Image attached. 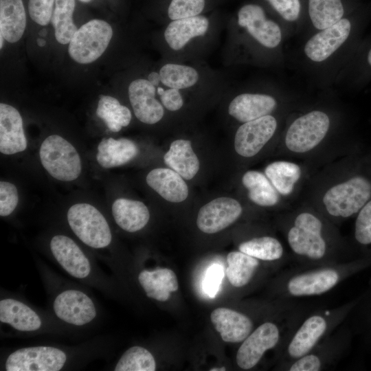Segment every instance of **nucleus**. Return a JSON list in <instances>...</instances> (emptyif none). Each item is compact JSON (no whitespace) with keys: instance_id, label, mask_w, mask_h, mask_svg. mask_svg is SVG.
Returning <instances> with one entry per match:
<instances>
[{"instance_id":"obj_1","label":"nucleus","mask_w":371,"mask_h":371,"mask_svg":"<svg viewBox=\"0 0 371 371\" xmlns=\"http://www.w3.org/2000/svg\"><path fill=\"white\" fill-rule=\"evenodd\" d=\"M284 234L294 260L302 267L344 262L339 237L318 214L302 211L284 222Z\"/></svg>"},{"instance_id":"obj_22","label":"nucleus","mask_w":371,"mask_h":371,"mask_svg":"<svg viewBox=\"0 0 371 371\" xmlns=\"http://www.w3.org/2000/svg\"><path fill=\"white\" fill-rule=\"evenodd\" d=\"M276 106V99L269 95L245 93L231 101L228 113L238 121L245 123L270 115Z\"/></svg>"},{"instance_id":"obj_25","label":"nucleus","mask_w":371,"mask_h":371,"mask_svg":"<svg viewBox=\"0 0 371 371\" xmlns=\"http://www.w3.org/2000/svg\"><path fill=\"white\" fill-rule=\"evenodd\" d=\"M146 183L170 202H181L188 195V188L183 177L171 169L159 168L152 170L146 176Z\"/></svg>"},{"instance_id":"obj_37","label":"nucleus","mask_w":371,"mask_h":371,"mask_svg":"<svg viewBox=\"0 0 371 371\" xmlns=\"http://www.w3.org/2000/svg\"><path fill=\"white\" fill-rule=\"evenodd\" d=\"M159 74L162 85L179 90L193 87L199 78V73L194 67L176 63L164 65Z\"/></svg>"},{"instance_id":"obj_11","label":"nucleus","mask_w":371,"mask_h":371,"mask_svg":"<svg viewBox=\"0 0 371 371\" xmlns=\"http://www.w3.org/2000/svg\"><path fill=\"white\" fill-rule=\"evenodd\" d=\"M330 118L324 111L314 110L295 119L288 128L284 144L295 153H305L316 148L330 128Z\"/></svg>"},{"instance_id":"obj_51","label":"nucleus","mask_w":371,"mask_h":371,"mask_svg":"<svg viewBox=\"0 0 371 371\" xmlns=\"http://www.w3.org/2000/svg\"><path fill=\"white\" fill-rule=\"evenodd\" d=\"M40 33L41 34V36H45L46 31L45 30H43Z\"/></svg>"},{"instance_id":"obj_40","label":"nucleus","mask_w":371,"mask_h":371,"mask_svg":"<svg viewBox=\"0 0 371 371\" xmlns=\"http://www.w3.org/2000/svg\"><path fill=\"white\" fill-rule=\"evenodd\" d=\"M354 236L356 241L361 245L371 244V200L357 213Z\"/></svg>"},{"instance_id":"obj_27","label":"nucleus","mask_w":371,"mask_h":371,"mask_svg":"<svg viewBox=\"0 0 371 371\" xmlns=\"http://www.w3.org/2000/svg\"><path fill=\"white\" fill-rule=\"evenodd\" d=\"M112 214L116 224L128 232L141 230L150 219L149 210L144 203L124 198L113 202Z\"/></svg>"},{"instance_id":"obj_16","label":"nucleus","mask_w":371,"mask_h":371,"mask_svg":"<svg viewBox=\"0 0 371 371\" xmlns=\"http://www.w3.org/2000/svg\"><path fill=\"white\" fill-rule=\"evenodd\" d=\"M238 23L260 44L267 48L277 47L282 40L280 26L267 19L264 10L256 4H247L238 12Z\"/></svg>"},{"instance_id":"obj_19","label":"nucleus","mask_w":371,"mask_h":371,"mask_svg":"<svg viewBox=\"0 0 371 371\" xmlns=\"http://www.w3.org/2000/svg\"><path fill=\"white\" fill-rule=\"evenodd\" d=\"M210 319L225 342H242L254 329L251 317L228 308L214 309L210 315Z\"/></svg>"},{"instance_id":"obj_12","label":"nucleus","mask_w":371,"mask_h":371,"mask_svg":"<svg viewBox=\"0 0 371 371\" xmlns=\"http://www.w3.org/2000/svg\"><path fill=\"white\" fill-rule=\"evenodd\" d=\"M348 334L341 325L311 351L284 366V371H319L334 367L341 359Z\"/></svg>"},{"instance_id":"obj_52","label":"nucleus","mask_w":371,"mask_h":371,"mask_svg":"<svg viewBox=\"0 0 371 371\" xmlns=\"http://www.w3.org/2000/svg\"><path fill=\"white\" fill-rule=\"evenodd\" d=\"M79 1H82L83 3H88V2L91 1V0H79Z\"/></svg>"},{"instance_id":"obj_6","label":"nucleus","mask_w":371,"mask_h":371,"mask_svg":"<svg viewBox=\"0 0 371 371\" xmlns=\"http://www.w3.org/2000/svg\"><path fill=\"white\" fill-rule=\"evenodd\" d=\"M68 224L75 235L84 244L95 249L107 248L112 241V234L103 214L88 203L72 205L67 214Z\"/></svg>"},{"instance_id":"obj_32","label":"nucleus","mask_w":371,"mask_h":371,"mask_svg":"<svg viewBox=\"0 0 371 371\" xmlns=\"http://www.w3.org/2000/svg\"><path fill=\"white\" fill-rule=\"evenodd\" d=\"M242 183L248 191V197L262 207H273L280 201V194L263 174L258 170H248L242 177Z\"/></svg>"},{"instance_id":"obj_14","label":"nucleus","mask_w":371,"mask_h":371,"mask_svg":"<svg viewBox=\"0 0 371 371\" xmlns=\"http://www.w3.org/2000/svg\"><path fill=\"white\" fill-rule=\"evenodd\" d=\"M277 126V120L271 115L243 123L235 135V150L242 157H254L272 138Z\"/></svg>"},{"instance_id":"obj_43","label":"nucleus","mask_w":371,"mask_h":371,"mask_svg":"<svg viewBox=\"0 0 371 371\" xmlns=\"http://www.w3.org/2000/svg\"><path fill=\"white\" fill-rule=\"evenodd\" d=\"M223 278V269L221 265L215 263L208 268L203 280V289L209 297H215Z\"/></svg>"},{"instance_id":"obj_18","label":"nucleus","mask_w":371,"mask_h":371,"mask_svg":"<svg viewBox=\"0 0 371 371\" xmlns=\"http://www.w3.org/2000/svg\"><path fill=\"white\" fill-rule=\"evenodd\" d=\"M128 91L134 113L139 121L153 124L161 120L164 115L163 105L155 98L156 87L148 79L134 80Z\"/></svg>"},{"instance_id":"obj_49","label":"nucleus","mask_w":371,"mask_h":371,"mask_svg":"<svg viewBox=\"0 0 371 371\" xmlns=\"http://www.w3.org/2000/svg\"><path fill=\"white\" fill-rule=\"evenodd\" d=\"M210 371H223L225 370V368H212L210 370Z\"/></svg>"},{"instance_id":"obj_30","label":"nucleus","mask_w":371,"mask_h":371,"mask_svg":"<svg viewBox=\"0 0 371 371\" xmlns=\"http://www.w3.org/2000/svg\"><path fill=\"white\" fill-rule=\"evenodd\" d=\"M26 26L23 0H0V34L10 43L22 37Z\"/></svg>"},{"instance_id":"obj_24","label":"nucleus","mask_w":371,"mask_h":371,"mask_svg":"<svg viewBox=\"0 0 371 371\" xmlns=\"http://www.w3.org/2000/svg\"><path fill=\"white\" fill-rule=\"evenodd\" d=\"M138 282L148 297L159 302L167 301L170 293L179 288L175 273L168 268L143 269L138 275Z\"/></svg>"},{"instance_id":"obj_5","label":"nucleus","mask_w":371,"mask_h":371,"mask_svg":"<svg viewBox=\"0 0 371 371\" xmlns=\"http://www.w3.org/2000/svg\"><path fill=\"white\" fill-rule=\"evenodd\" d=\"M371 183L355 176L330 187L324 194L322 205L326 216L339 221L357 214L370 200Z\"/></svg>"},{"instance_id":"obj_3","label":"nucleus","mask_w":371,"mask_h":371,"mask_svg":"<svg viewBox=\"0 0 371 371\" xmlns=\"http://www.w3.org/2000/svg\"><path fill=\"white\" fill-rule=\"evenodd\" d=\"M358 265L355 262H344L286 270L276 280L275 291L280 300L284 301L321 295L352 275Z\"/></svg>"},{"instance_id":"obj_15","label":"nucleus","mask_w":371,"mask_h":371,"mask_svg":"<svg viewBox=\"0 0 371 371\" xmlns=\"http://www.w3.org/2000/svg\"><path fill=\"white\" fill-rule=\"evenodd\" d=\"M242 212V206L236 199L218 197L200 208L196 225L204 233L214 234L234 223Z\"/></svg>"},{"instance_id":"obj_9","label":"nucleus","mask_w":371,"mask_h":371,"mask_svg":"<svg viewBox=\"0 0 371 371\" xmlns=\"http://www.w3.org/2000/svg\"><path fill=\"white\" fill-rule=\"evenodd\" d=\"M71 359L65 350L53 346H28L14 350L5 358L7 371H58Z\"/></svg>"},{"instance_id":"obj_46","label":"nucleus","mask_w":371,"mask_h":371,"mask_svg":"<svg viewBox=\"0 0 371 371\" xmlns=\"http://www.w3.org/2000/svg\"><path fill=\"white\" fill-rule=\"evenodd\" d=\"M148 80L154 85L157 86L161 83L159 74L155 71H152L148 76Z\"/></svg>"},{"instance_id":"obj_17","label":"nucleus","mask_w":371,"mask_h":371,"mask_svg":"<svg viewBox=\"0 0 371 371\" xmlns=\"http://www.w3.org/2000/svg\"><path fill=\"white\" fill-rule=\"evenodd\" d=\"M351 30V23L341 19L335 24L322 30L305 44L304 53L314 62H322L328 58L347 40Z\"/></svg>"},{"instance_id":"obj_47","label":"nucleus","mask_w":371,"mask_h":371,"mask_svg":"<svg viewBox=\"0 0 371 371\" xmlns=\"http://www.w3.org/2000/svg\"><path fill=\"white\" fill-rule=\"evenodd\" d=\"M36 43L40 47H43L46 44L45 41L41 38H38L36 39Z\"/></svg>"},{"instance_id":"obj_21","label":"nucleus","mask_w":371,"mask_h":371,"mask_svg":"<svg viewBox=\"0 0 371 371\" xmlns=\"http://www.w3.org/2000/svg\"><path fill=\"white\" fill-rule=\"evenodd\" d=\"M27 140L23 131V120L16 109L0 104V152L12 155L23 151Z\"/></svg>"},{"instance_id":"obj_8","label":"nucleus","mask_w":371,"mask_h":371,"mask_svg":"<svg viewBox=\"0 0 371 371\" xmlns=\"http://www.w3.org/2000/svg\"><path fill=\"white\" fill-rule=\"evenodd\" d=\"M41 164L54 178L64 181L77 179L81 173V160L74 146L57 135L47 137L40 147Z\"/></svg>"},{"instance_id":"obj_42","label":"nucleus","mask_w":371,"mask_h":371,"mask_svg":"<svg viewBox=\"0 0 371 371\" xmlns=\"http://www.w3.org/2000/svg\"><path fill=\"white\" fill-rule=\"evenodd\" d=\"M19 202L16 186L7 181L0 182V215L7 216L15 210Z\"/></svg>"},{"instance_id":"obj_34","label":"nucleus","mask_w":371,"mask_h":371,"mask_svg":"<svg viewBox=\"0 0 371 371\" xmlns=\"http://www.w3.org/2000/svg\"><path fill=\"white\" fill-rule=\"evenodd\" d=\"M96 114L113 132H118L122 127L127 126L132 117L131 111L115 98L104 95L100 97Z\"/></svg>"},{"instance_id":"obj_33","label":"nucleus","mask_w":371,"mask_h":371,"mask_svg":"<svg viewBox=\"0 0 371 371\" xmlns=\"http://www.w3.org/2000/svg\"><path fill=\"white\" fill-rule=\"evenodd\" d=\"M301 167L291 161H277L267 165L265 174L283 196H289L302 177Z\"/></svg>"},{"instance_id":"obj_26","label":"nucleus","mask_w":371,"mask_h":371,"mask_svg":"<svg viewBox=\"0 0 371 371\" xmlns=\"http://www.w3.org/2000/svg\"><path fill=\"white\" fill-rule=\"evenodd\" d=\"M238 250L278 267L285 265L289 260L282 243L272 236H257L245 240L238 245Z\"/></svg>"},{"instance_id":"obj_44","label":"nucleus","mask_w":371,"mask_h":371,"mask_svg":"<svg viewBox=\"0 0 371 371\" xmlns=\"http://www.w3.org/2000/svg\"><path fill=\"white\" fill-rule=\"evenodd\" d=\"M286 21H296L300 13V0H267Z\"/></svg>"},{"instance_id":"obj_7","label":"nucleus","mask_w":371,"mask_h":371,"mask_svg":"<svg viewBox=\"0 0 371 371\" xmlns=\"http://www.w3.org/2000/svg\"><path fill=\"white\" fill-rule=\"evenodd\" d=\"M49 249L56 263L68 275L85 283L101 286L99 269L70 237L54 236L49 243Z\"/></svg>"},{"instance_id":"obj_2","label":"nucleus","mask_w":371,"mask_h":371,"mask_svg":"<svg viewBox=\"0 0 371 371\" xmlns=\"http://www.w3.org/2000/svg\"><path fill=\"white\" fill-rule=\"evenodd\" d=\"M309 311L296 303L261 323L242 341L236 356L237 366L243 370L252 369L273 350H277L279 359L289 337Z\"/></svg>"},{"instance_id":"obj_4","label":"nucleus","mask_w":371,"mask_h":371,"mask_svg":"<svg viewBox=\"0 0 371 371\" xmlns=\"http://www.w3.org/2000/svg\"><path fill=\"white\" fill-rule=\"evenodd\" d=\"M351 304L308 311L286 342L278 359V368L311 351L337 328L344 320Z\"/></svg>"},{"instance_id":"obj_41","label":"nucleus","mask_w":371,"mask_h":371,"mask_svg":"<svg viewBox=\"0 0 371 371\" xmlns=\"http://www.w3.org/2000/svg\"><path fill=\"white\" fill-rule=\"evenodd\" d=\"M56 0H29L28 11L31 19L37 24L47 25L53 14Z\"/></svg>"},{"instance_id":"obj_13","label":"nucleus","mask_w":371,"mask_h":371,"mask_svg":"<svg viewBox=\"0 0 371 371\" xmlns=\"http://www.w3.org/2000/svg\"><path fill=\"white\" fill-rule=\"evenodd\" d=\"M52 310L59 320L77 327L92 323L98 316V308L91 297L76 288L58 292L53 299Z\"/></svg>"},{"instance_id":"obj_20","label":"nucleus","mask_w":371,"mask_h":371,"mask_svg":"<svg viewBox=\"0 0 371 371\" xmlns=\"http://www.w3.org/2000/svg\"><path fill=\"white\" fill-rule=\"evenodd\" d=\"M0 322L23 333L41 330L44 322L41 315L26 303L14 298L0 300Z\"/></svg>"},{"instance_id":"obj_23","label":"nucleus","mask_w":371,"mask_h":371,"mask_svg":"<svg viewBox=\"0 0 371 371\" xmlns=\"http://www.w3.org/2000/svg\"><path fill=\"white\" fill-rule=\"evenodd\" d=\"M208 28L209 20L203 15L172 20L164 31V38L171 49L178 51L191 39L205 34Z\"/></svg>"},{"instance_id":"obj_39","label":"nucleus","mask_w":371,"mask_h":371,"mask_svg":"<svg viewBox=\"0 0 371 371\" xmlns=\"http://www.w3.org/2000/svg\"><path fill=\"white\" fill-rule=\"evenodd\" d=\"M205 5V0H171L168 16L172 21L200 15Z\"/></svg>"},{"instance_id":"obj_36","label":"nucleus","mask_w":371,"mask_h":371,"mask_svg":"<svg viewBox=\"0 0 371 371\" xmlns=\"http://www.w3.org/2000/svg\"><path fill=\"white\" fill-rule=\"evenodd\" d=\"M344 13L341 0H308L311 21L317 30L326 29L340 21Z\"/></svg>"},{"instance_id":"obj_50","label":"nucleus","mask_w":371,"mask_h":371,"mask_svg":"<svg viewBox=\"0 0 371 371\" xmlns=\"http://www.w3.org/2000/svg\"><path fill=\"white\" fill-rule=\"evenodd\" d=\"M0 38H1V39H0V43H1V44H0V48L1 49L2 47H3V38H4L3 36L1 34H0Z\"/></svg>"},{"instance_id":"obj_28","label":"nucleus","mask_w":371,"mask_h":371,"mask_svg":"<svg viewBox=\"0 0 371 371\" xmlns=\"http://www.w3.org/2000/svg\"><path fill=\"white\" fill-rule=\"evenodd\" d=\"M137 145L126 138H104L98 146L96 159L103 168L120 166L135 158L138 154Z\"/></svg>"},{"instance_id":"obj_31","label":"nucleus","mask_w":371,"mask_h":371,"mask_svg":"<svg viewBox=\"0 0 371 371\" xmlns=\"http://www.w3.org/2000/svg\"><path fill=\"white\" fill-rule=\"evenodd\" d=\"M226 276L236 288L249 285L257 274L260 260L240 251L229 252L227 256Z\"/></svg>"},{"instance_id":"obj_45","label":"nucleus","mask_w":371,"mask_h":371,"mask_svg":"<svg viewBox=\"0 0 371 371\" xmlns=\"http://www.w3.org/2000/svg\"><path fill=\"white\" fill-rule=\"evenodd\" d=\"M160 84L155 87L162 105L170 111L179 110L183 105V100L179 90L167 87V89H165L159 86Z\"/></svg>"},{"instance_id":"obj_38","label":"nucleus","mask_w":371,"mask_h":371,"mask_svg":"<svg viewBox=\"0 0 371 371\" xmlns=\"http://www.w3.org/2000/svg\"><path fill=\"white\" fill-rule=\"evenodd\" d=\"M156 361L146 348L134 346L126 350L116 363L115 371H154Z\"/></svg>"},{"instance_id":"obj_29","label":"nucleus","mask_w":371,"mask_h":371,"mask_svg":"<svg viewBox=\"0 0 371 371\" xmlns=\"http://www.w3.org/2000/svg\"><path fill=\"white\" fill-rule=\"evenodd\" d=\"M164 162L183 178L192 179L200 167L199 159L194 153L191 142L186 139L172 142L164 156Z\"/></svg>"},{"instance_id":"obj_35","label":"nucleus","mask_w":371,"mask_h":371,"mask_svg":"<svg viewBox=\"0 0 371 371\" xmlns=\"http://www.w3.org/2000/svg\"><path fill=\"white\" fill-rule=\"evenodd\" d=\"M75 0H56L52 16L56 41L63 45L69 43L78 30L73 21Z\"/></svg>"},{"instance_id":"obj_48","label":"nucleus","mask_w":371,"mask_h":371,"mask_svg":"<svg viewBox=\"0 0 371 371\" xmlns=\"http://www.w3.org/2000/svg\"><path fill=\"white\" fill-rule=\"evenodd\" d=\"M368 61L369 65L371 66V49H370L368 55Z\"/></svg>"},{"instance_id":"obj_10","label":"nucleus","mask_w":371,"mask_h":371,"mask_svg":"<svg viewBox=\"0 0 371 371\" xmlns=\"http://www.w3.org/2000/svg\"><path fill=\"white\" fill-rule=\"evenodd\" d=\"M112 36L109 23L100 19L91 20L74 34L69 43V54L78 63H91L104 52Z\"/></svg>"}]
</instances>
